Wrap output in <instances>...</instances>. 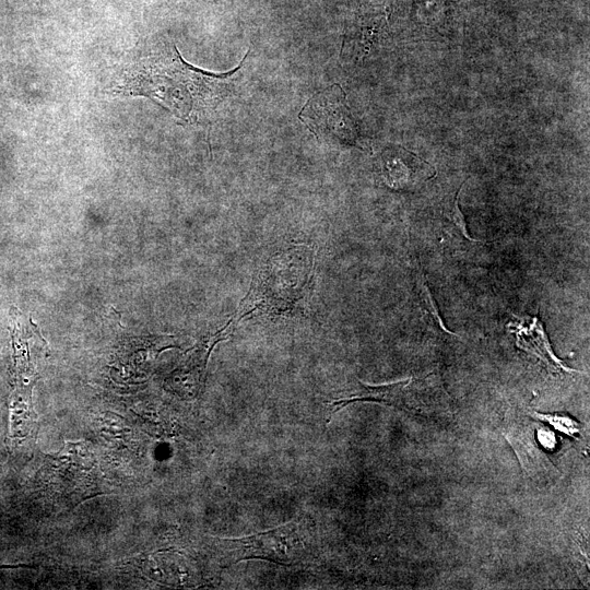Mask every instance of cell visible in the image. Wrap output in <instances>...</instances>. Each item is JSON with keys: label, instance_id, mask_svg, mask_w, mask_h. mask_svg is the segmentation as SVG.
Masks as SVG:
<instances>
[{"label": "cell", "instance_id": "obj_1", "mask_svg": "<svg viewBox=\"0 0 590 590\" xmlns=\"http://www.w3.org/2000/svg\"><path fill=\"white\" fill-rule=\"evenodd\" d=\"M239 66L226 73H211L187 63L176 47L153 52L130 64L116 92L145 96L187 122L206 117L227 95Z\"/></svg>", "mask_w": 590, "mask_h": 590}, {"label": "cell", "instance_id": "obj_2", "mask_svg": "<svg viewBox=\"0 0 590 590\" xmlns=\"http://www.w3.org/2000/svg\"><path fill=\"white\" fill-rule=\"evenodd\" d=\"M315 273V250L296 244L280 248L255 273L233 317L237 322L259 315L295 316L308 303Z\"/></svg>", "mask_w": 590, "mask_h": 590}, {"label": "cell", "instance_id": "obj_3", "mask_svg": "<svg viewBox=\"0 0 590 590\" xmlns=\"http://www.w3.org/2000/svg\"><path fill=\"white\" fill-rule=\"evenodd\" d=\"M312 523L298 518L268 531L234 539L217 540L225 566L245 559H266L281 565H293L309 552Z\"/></svg>", "mask_w": 590, "mask_h": 590}, {"label": "cell", "instance_id": "obj_4", "mask_svg": "<svg viewBox=\"0 0 590 590\" xmlns=\"http://www.w3.org/2000/svg\"><path fill=\"white\" fill-rule=\"evenodd\" d=\"M298 118L316 138H333L357 145V125L346 105L345 93L339 84L311 96Z\"/></svg>", "mask_w": 590, "mask_h": 590}, {"label": "cell", "instance_id": "obj_5", "mask_svg": "<svg viewBox=\"0 0 590 590\" xmlns=\"http://www.w3.org/2000/svg\"><path fill=\"white\" fill-rule=\"evenodd\" d=\"M503 433L514 448L526 475L542 476L554 469L545 451L555 445L552 432L542 427L522 412L515 410L506 415Z\"/></svg>", "mask_w": 590, "mask_h": 590}, {"label": "cell", "instance_id": "obj_6", "mask_svg": "<svg viewBox=\"0 0 590 590\" xmlns=\"http://www.w3.org/2000/svg\"><path fill=\"white\" fill-rule=\"evenodd\" d=\"M95 463L84 441L67 442L58 453L47 456V486L66 496L74 495L80 502L93 487Z\"/></svg>", "mask_w": 590, "mask_h": 590}, {"label": "cell", "instance_id": "obj_7", "mask_svg": "<svg viewBox=\"0 0 590 590\" xmlns=\"http://www.w3.org/2000/svg\"><path fill=\"white\" fill-rule=\"evenodd\" d=\"M237 324L238 322L232 317L219 331L198 341L167 377L168 388L182 398H196L203 386L211 352L217 343L226 340L234 332Z\"/></svg>", "mask_w": 590, "mask_h": 590}, {"label": "cell", "instance_id": "obj_8", "mask_svg": "<svg viewBox=\"0 0 590 590\" xmlns=\"http://www.w3.org/2000/svg\"><path fill=\"white\" fill-rule=\"evenodd\" d=\"M507 328L515 334L516 345L520 350L539 358L550 373H579L576 369L567 367L553 353L543 323L538 316L516 317V320L509 322Z\"/></svg>", "mask_w": 590, "mask_h": 590}, {"label": "cell", "instance_id": "obj_9", "mask_svg": "<svg viewBox=\"0 0 590 590\" xmlns=\"http://www.w3.org/2000/svg\"><path fill=\"white\" fill-rule=\"evenodd\" d=\"M410 382V378L377 386L367 385L361 381V387L354 393H351L345 398L330 401L329 404L332 410L330 416L343 406L357 401H373L390 406L404 408L405 389Z\"/></svg>", "mask_w": 590, "mask_h": 590}, {"label": "cell", "instance_id": "obj_10", "mask_svg": "<svg viewBox=\"0 0 590 590\" xmlns=\"http://www.w3.org/2000/svg\"><path fill=\"white\" fill-rule=\"evenodd\" d=\"M422 162L404 149L399 148L397 152L392 150L384 156V176L391 187L410 186L416 179L417 169Z\"/></svg>", "mask_w": 590, "mask_h": 590}, {"label": "cell", "instance_id": "obj_11", "mask_svg": "<svg viewBox=\"0 0 590 590\" xmlns=\"http://www.w3.org/2000/svg\"><path fill=\"white\" fill-rule=\"evenodd\" d=\"M417 298L418 304L423 312H425L429 319L444 332L449 333L451 335H456V333L451 332L444 323L442 318L439 315V310L437 308V305L435 303V299L430 293V290L427 285L426 279L424 274L420 273L417 275Z\"/></svg>", "mask_w": 590, "mask_h": 590}, {"label": "cell", "instance_id": "obj_12", "mask_svg": "<svg viewBox=\"0 0 590 590\" xmlns=\"http://www.w3.org/2000/svg\"><path fill=\"white\" fill-rule=\"evenodd\" d=\"M464 182L461 185V187L453 193L444 204L442 213L445 217H447L459 231V233L469 241H476V243H483L480 239L473 238L469 235V232L467 229V223L464 221V216L460 210L459 206V193L461 188L463 187Z\"/></svg>", "mask_w": 590, "mask_h": 590}, {"label": "cell", "instance_id": "obj_13", "mask_svg": "<svg viewBox=\"0 0 590 590\" xmlns=\"http://www.w3.org/2000/svg\"><path fill=\"white\" fill-rule=\"evenodd\" d=\"M529 413L534 416L536 420L547 422L550 425L555 427L556 429L575 437L576 434L580 433L582 429V425L575 421L574 418H570L567 415L563 414H543L535 411H529Z\"/></svg>", "mask_w": 590, "mask_h": 590}]
</instances>
